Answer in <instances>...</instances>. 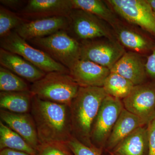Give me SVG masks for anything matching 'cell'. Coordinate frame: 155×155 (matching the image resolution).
<instances>
[{
  "label": "cell",
  "instance_id": "obj_22",
  "mask_svg": "<svg viewBox=\"0 0 155 155\" xmlns=\"http://www.w3.org/2000/svg\"><path fill=\"white\" fill-rule=\"evenodd\" d=\"M73 9L86 11L104 19L114 26L117 24L115 15L105 3L100 0H71Z\"/></svg>",
  "mask_w": 155,
  "mask_h": 155
},
{
  "label": "cell",
  "instance_id": "obj_11",
  "mask_svg": "<svg viewBox=\"0 0 155 155\" xmlns=\"http://www.w3.org/2000/svg\"><path fill=\"white\" fill-rule=\"evenodd\" d=\"M70 27L69 17H54L29 20L14 30L26 41L41 38Z\"/></svg>",
  "mask_w": 155,
  "mask_h": 155
},
{
  "label": "cell",
  "instance_id": "obj_13",
  "mask_svg": "<svg viewBox=\"0 0 155 155\" xmlns=\"http://www.w3.org/2000/svg\"><path fill=\"white\" fill-rule=\"evenodd\" d=\"M80 87H103L110 73V69L88 60L79 59L69 70Z\"/></svg>",
  "mask_w": 155,
  "mask_h": 155
},
{
  "label": "cell",
  "instance_id": "obj_5",
  "mask_svg": "<svg viewBox=\"0 0 155 155\" xmlns=\"http://www.w3.org/2000/svg\"><path fill=\"white\" fill-rule=\"evenodd\" d=\"M30 41L69 70L80 59L81 44L66 30Z\"/></svg>",
  "mask_w": 155,
  "mask_h": 155
},
{
  "label": "cell",
  "instance_id": "obj_17",
  "mask_svg": "<svg viewBox=\"0 0 155 155\" xmlns=\"http://www.w3.org/2000/svg\"><path fill=\"white\" fill-rule=\"evenodd\" d=\"M147 125V124L144 120L124 108L106 143V148L109 152L112 151L135 129Z\"/></svg>",
  "mask_w": 155,
  "mask_h": 155
},
{
  "label": "cell",
  "instance_id": "obj_24",
  "mask_svg": "<svg viewBox=\"0 0 155 155\" xmlns=\"http://www.w3.org/2000/svg\"><path fill=\"white\" fill-rule=\"evenodd\" d=\"M0 90L4 92L26 91H30V88L23 78L1 66Z\"/></svg>",
  "mask_w": 155,
  "mask_h": 155
},
{
  "label": "cell",
  "instance_id": "obj_20",
  "mask_svg": "<svg viewBox=\"0 0 155 155\" xmlns=\"http://www.w3.org/2000/svg\"><path fill=\"white\" fill-rule=\"evenodd\" d=\"M8 149L37 155V151L22 137L12 130L4 122H0V150Z\"/></svg>",
  "mask_w": 155,
  "mask_h": 155
},
{
  "label": "cell",
  "instance_id": "obj_32",
  "mask_svg": "<svg viewBox=\"0 0 155 155\" xmlns=\"http://www.w3.org/2000/svg\"><path fill=\"white\" fill-rule=\"evenodd\" d=\"M147 1L155 12V0H147Z\"/></svg>",
  "mask_w": 155,
  "mask_h": 155
},
{
  "label": "cell",
  "instance_id": "obj_14",
  "mask_svg": "<svg viewBox=\"0 0 155 155\" xmlns=\"http://www.w3.org/2000/svg\"><path fill=\"white\" fill-rule=\"evenodd\" d=\"M0 117L2 122L36 150L41 143L35 122L31 113L16 114L1 109Z\"/></svg>",
  "mask_w": 155,
  "mask_h": 155
},
{
  "label": "cell",
  "instance_id": "obj_6",
  "mask_svg": "<svg viewBox=\"0 0 155 155\" xmlns=\"http://www.w3.org/2000/svg\"><path fill=\"white\" fill-rule=\"evenodd\" d=\"M121 100L107 95L103 101L92 127L91 140L95 147L102 151L124 109Z\"/></svg>",
  "mask_w": 155,
  "mask_h": 155
},
{
  "label": "cell",
  "instance_id": "obj_12",
  "mask_svg": "<svg viewBox=\"0 0 155 155\" xmlns=\"http://www.w3.org/2000/svg\"><path fill=\"white\" fill-rule=\"evenodd\" d=\"M73 10L71 0H30L19 15L28 20L54 17H67Z\"/></svg>",
  "mask_w": 155,
  "mask_h": 155
},
{
  "label": "cell",
  "instance_id": "obj_8",
  "mask_svg": "<svg viewBox=\"0 0 155 155\" xmlns=\"http://www.w3.org/2000/svg\"><path fill=\"white\" fill-rule=\"evenodd\" d=\"M126 52L113 38L89 40L81 44L80 59L88 60L110 70Z\"/></svg>",
  "mask_w": 155,
  "mask_h": 155
},
{
  "label": "cell",
  "instance_id": "obj_10",
  "mask_svg": "<svg viewBox=\"0 0 155 155\" xmlns=\"http://www.w3.org/2000/svg\"><path fill=\"white\" fill-rule=\"evenodd\" d=\"M70 26L79 38L91 40L99 38H113L110 30L102 20L93 14L73 9L69 14Z\"/></svg>",
  "mask_w": 155,
  "mask_h": 155
},
{
  "label": "cell",
  "instance_id": "obj_2",
  "mask_svg": "<svg viewBox=\"0 0 155 155\" xmlns=\"http://www.w3.org/2000/svg\"><path fill=\"white\" fill-rule=\"evenodd\" d=\"M108 95L103 87H80L69 106L72 135L88 147L92 127L104 100Z\"/></svg>",
  "mask_w": 155,
  "mask_h": 155
},
{
  "label": "cell",
  "instance_id": "obj_18",
  "mask_svg": "<svg viewBox=\"0 0 155 155\" xmlns=\"http://www.w3.org/2000/svg\"><path fill=\"white\" fill-rule=\"evenodd\" d=\"M147 125L138 127L117 145L111 152L115 155H147Z\"/></svg>",
  "mask_w": 155,
  "mask_h": 155
},
{
  "label": "cell",
  "instance_id": "obj_19",
  "mask_svg": "<svg viewBox=\"0 0 155 155\" xmlns=\"http://www.w3.org/2000/svg\"><path fill=\"white\" fill-rule=\"evenodd\" d=\"M33 97L30 91L19 92L1 91V109L16 114L30 113Z\"/></svg>",
  "mask_w": 155,
  "mask_h": 155
},
{
  "label": "cell",
  "instance_id": "obj_3",
  "mask_svg": "<svg viewBox=\"0 0 155 155\" xmlns=\"http://www.w3.org/2000/svg\"><path fill=\"white\" fill-rule=\"evenodd\" d=\"M79 87L70 73L52 72L32 83L30 91L34 96L41 99L69 107Z\"/></svg>",
  "mask_w": 155,
  "mask_h": 155
},
{
  "label": "cell",
  "instance_id": "obj_7",
  "mask_svg": "<svg viewBox=\"0 0 155 155\" xmlns=\"http://www.w3.org/2000/svg\"><path fill=\"white\" fill-rule=\"evenodd\" d=\"M114 11L127 21L155 36V12L147 0H109Z\"/></svg>",
  "mask_w": 155,
  "mask_h": 155
},
{
  "label": "cell",
  "instance_id": "obj_25",
  "mask_svg": "<svg viewBox=\"0 0 155 155\" xmlns=\"http://www.w3.org/2000/svg\"><path fill=\"white\" fill-rule=\"evenodd\" d=\"M29 20L22 17L6 8L2 5L0 7V37L5 36L9 32Z\"/></svg>",
  "mask_w": 155,
  "mask_h": 155
},
{
  "label": "cell",
  "instance_id": "obj_27",
  "mask_svg": "<svg viewBox=\"0 0 155 155\" xmlns=\"http://www.w3.org/2000/svg\"><path fill=\"white\" fill-rule=\"evenodd\" d=\"M67 143L74 155H101V151L95 147L87 146L73 136Z\"/></svg>",
  "mask_w": 155,
  "mask_h": 155
},
{
  "label": "cell",
  "instance_id": "obj_1",
  "mask_svg": "<svg viewBox=\"0 0 155 155\" xmlns=\"http://www.w3.org/2000/svg\"><path fill=\"white\" fill-rule=\"evenodd\" d=\"M41 144L67 143L72 135L69 106L34 96L30 112Z\"/></svg>",
  "mask_w": 155,
  "mask_h": 155
},
{
  "label": "cell",
  "instance_id": "obj_28",
  "mask_svg": "<svg viewBox=\"0 0 155 155\" xmlns=\"http://www.w3.org/2000/svg\"><path fill=\"white\" fill-rule=\"evenodd\" d=\"M148 151L147 155H155V118L147 125Z\"/></svg>",
  "mask_w": 155,
  "mask_h": 155
},
{
  "label": "cell",
  "instance_id": "obj_31",
  "mask_svg": "<svg viewBox=\"0 0 155 155\" xmlns=\"http://www.w3.org/2000/svg\"><path fill=\"white\" fill-rule=\"evenodd\" d=\"M0 155H29L26 153L14 150L5 149L1 150Z\"/></svg>",
  "mask_w": 155,
  "mask_h": 155
},
{
  "label": "cell",
  "instance_id": "obj_15",
  "mask_svg": "<svg viewBox=\"0 0 155 155\" xmlns=\"http://www.w3.org/2000/svg\"><path fill=\"white\" fill-rule=\"evenodd\" d=\"M0 64L2 67L32 83L46 74L21 56L2 48L0 49Z\"/></svg>",
  "mask_w": 155,
  "mask_h": 155
},
{
  "label": "cell",
  "instance_id": "obj_21",
  "mask_svg": "<svg viewBox=\"0 0 155 155\" xmlns=\"http://www.w3.org/2000/svg\"><path fill=\"white\" fill-rule=\"evenodd\" d=\"M119 41L125 47L136 52L143 53L152 50L154 47L149 40L138 32L127 28L114 26Z\"/></svg>",
  "mask_w": 155,
  "mask_h": 155
},
{
  "label": "cell",
  "instance_id": "obj_16",
  "mask_svg": "<svg viewBox=\"0 0 155 155\" xmlns=\"http://www.w3.org/2000/svg\"><path fill=\"white\" fill-rule=\"evenodd\" d=\"M110 71L130 81L134 85L144 83L147 75L142 58L134 52H125Z\"/></svg>",
  "mask_w": 155,
  "mask_h": 155
},
{
  "label": "cell",
  "instance_id": "obj_30",
  "mask_svg": "<svg viewBox=\"0 0 155 155\" xmlns=\"http://www.w3.org/2000/svg\"><path fill=\"white\" fill-rule=\"evenodd\" d=\"M25 1L20 0H1L0 3L2 6L12 9H17L21 7Z\"/></svg>",
  "mask_w": 155,
  "mask_h": 155
},
{
  "label": "cell",
  "instance_id": "obj_33",
  "mask_svg": "<svg viewBox=\"0 0 155 155\" xmlns=\"http://www.w3.org/2000/svg\"><path fill=\"white\" fill-rule=\"evenodd\" d=\"M109 155H115L113 153L111 152H109Z\"/></svg>",
  "mask_w": 155,
  "mask_h": 155
},
{
  "label": "cell",
  "instance_id": "obj_26",
  "mask_svg": "<svg viewBox=\"0 0 155 155\" xmlns=\"http://www.w3.org/2000/svg\"><path fill=\"white\" fill-rule=\"evenodd\" d=\"M37 155H74L67 143L52 142L40 144Z\"/></svg>",
  "mask_w": 155,
  "mask_h": 155
},
{
  "label": "cell",
  "instance_id": "obj_29",
  "mask_svg": "<svg viewBox=\"0 0 155 155\" xmlns=\"http://www.w3.org/2000/svg\"><path fill=\"white\" fill-rule=\"evenodd\" d=\"M147 75L155 80V46L152 49V53L148 57L145 64Z\"/></svg>",
  "mask_w": 155,
  "mask_h": 155
},
{
  "label": "cell",
  "instance_id": "obj_4",
  "mask_svg": "<svg viewBox=\"0 0 155 155\" xmlns=\"http://www.w3.org/2000/svg\"><path fill=\"white\" fill-rule=\"evenodd\" d=\"M1 48L19 55L46 73L61 72L70 73L69 69L54 61L40 49L31 45L14 31L1 38Z\"/></svg>",
  "mask_w": 155,
  "mask_h": 155
},
{
  "label": "cell",
  "instance_id": "obj_23",
  "mask_svg": "<svg viewBox=\"0 0 155 155\" xmlns=\"http://www.w3.org/2000/svg\"><path fill=\"white\" fill-rule=\"evenodd\" d=\"M134 86L130 81L117 73L111 72L103 87L108 95L121 100L130 94Z\"/></svg>",
  "mask_w": 155,
  "mask_h": 155
},
{
  "label": "cell",
  "instance_id": "obj_9",
  "mask_svg": "<svg viewBox=\"0 0 155 155\" xmlns=\"http://www.w3.org/2000/svg\"><path fill=\"white\" fill-rule=\"evenodd\" d=\"M122 103L125 110L148 125L155 118V82L135 85Z\"/></svg>",
  "mask_w": 155,
  "mask_h": 155
}]
</instances>
